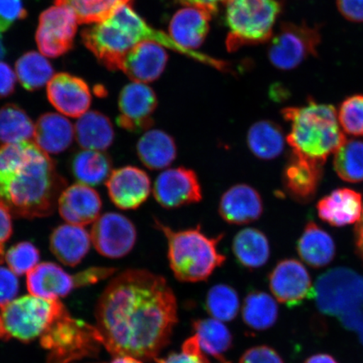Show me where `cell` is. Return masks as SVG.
Returning a JSON list of instances; mask_svg holds the SVG:
<instances>
[{
    "mask_svg": "<svg viewBox=\"0 0 363 363\" xmlns=\"http://www.w3.org/2000/svg\"><path fill=\"white\" fill-rule=\"evenodd\" d=\"M95 315L102 345L112 355L156 359L169 343L178 306L164 278L128 269L108 284Z\"/></svg>",
    "mask_w": 363,
    "mask_h": 363,
    "instance_id": "cell-1",
    "label": "cell"
},
{
    "mask_svg": "<svg viewBox=\"0 0 363 363\" xmlns=\"http://www.w3.org/2000/svg\"><path fill=\"white\" fill-rule=\"evenodd\" d=\"M65 186L52 159L34 143L0 147V203L11 214L28 219L51 215Z\"/></svg>",
    "mask_w": 363,
    "mask_h": 363,
    "instance_id": "cell-2",
    "label": "cell"
},
{
    "mask_svg": "<svg viewBox=\"0 0 363 363\" xmlns=\"http://www.w3.org/2000/svg\"><path fill=\"white\" fill-rule=\"evenodd\" d=\"M82 40L102 65L111 71L121 70L124 58L131 49L143 42L157 43L217 69H228L226 62L182 48L162 31L152 28L126 4L113 16L82 31Z\"/></svg>",
    "mask_w": 363,
    "mask_h": 363,
    "instance_id": "cell-3",
    "label": "cell"
},
{
    "mask_svg": "<svg viewBox=\"0 0 363 363\" xmlns=\"http://www.w3.org/2000/svg\"><path fill=\"white\" fill-rule=\"evenodd\" d=\"M282 116L291 126L286 140L295 155L323 166L346 143L337 111L330 104L308 99L306 106L284 108Z\"/></svg>",
    "mask_w": 363,
    "mask_h": 363,
    "instance_id": "cell-4",
    "label": "cell"
},
{
    "mask_svg": "<svg viewBox=\"0 0 363 363\" xmlns=\"http://www.w3.org/2000/svg\"><path fill=\"white\" fill-rule=\"evenodd\" d=\"M156 228L167 240L171 269L182 282L195 283L206 280L217 267L223 265L225 257L218 251L223 235L208 238L201 226L184 230H174L155 219Z\"/></svg>",
    "mask_w": 363,
    "mask_h": 363,
    "instance_id": "cell-5",
    "label": "cell"
},
{
    "mask_svg": "<svg viewBox=\"0 0 363 363\" xmlns=\"http://www.w3.org/2000/svg\"><path fill=\"white\" fill-rule=\"evenodd\" d=\"M313 296L323 314L338 318L363 344V276L346 267L329 270L317 279Z\"/></svg>",
    "mask_w": 363,
    "mask_h": 363,
    "instance_id": "cell-6",
    "label": "cell"
},
{
    "mask_svg": "<svg viewBox=\"0 0 363 363\" xmlns=\"http://www.w3.org/2000/svg\"><path fill=\"white\" fill-rule=\"evenodd\" d=\"M280 11L281 6L277 0H226L228 51L235 52L244 45L269 40Z\"/></svg>",
    "mask_w": 363,
    "mask_h": 363,
    "instance_id": "cell-7",
    "label": "cell"
},
{
    "mask_svg": "<svg viewBox=\"0 0 363 363\" xmlns=\"http://www.w3.org/2000/svg\"><path fill=\"white\" fill-rule=\"evenodd\" d=\"M40 343L49 351L48 363H68L94 356L103 346L96 328L74 319L66 310L45 330Z\"/></svg>",
    "mask_w": 363,
    "mask_h": 363,
    "instance_id": "cell-8",
    "label": "cell"
},
{
    "mask_svg": "<svg viewBox=\"0 0 363 363\" xmlns=\"http://www.w3.org/2000/svg\"><path fill=\"white\" fill-rule=\"evenodd\" d=\"M66 308L57 299L24 296L1 308V320L7 337L22 342L40 337Z\"/></svg>",
    "mask_w": 363,
    "mask_h": 363,
    "instance_id": "cell-9",
    "label": "cell"
},
{
    "mask_svg": "<svg viewBox=\"0 0 363 363\" xmlns=\"http://www.w3.org/2000/svg\"><path fill=\"white\" fill-rule=\"evenodd\" d=\"M320 33L316 27L301 23H284L272 40L269 56L272 65L279 69L291 70L308 57L315 56L320 43Z\"/></svg>",
    "mask_w": 363,
    "mask_h": 363,
    "instance_id": "cell-10",
    "label": "cell"
},
{
    "mask_svg": "<svg viewBox=\"0 0 363 363\" xmlns=\"http://www.w3.org/2000/svg\"><path fill=\"white\" fill-rule=\"evenodd\" d=\"M78 21L69 9L52 6L39 18L35 40L44 56L56 58L65 55L74 48Z\"/></svg>",
    "mask_w": 363,
    "mask_h": 363,
    "instance_id": "cell-11",
    "label": "cell"
},
{
    "mask_svg": "<svg viewBox=\"0 0 363 363\" xmlns=\"http://www.w3.org/2000/svg\"><path fill=\"white\" fill-rule=\"evenodd\" d=\"M90 237L99 254L108 258H121L133 249L138 233L128 218L110 212L94 222Z\"/></svg>",
    "mask_w": 363,
    "mask_h": 363,
    "instance_id": "cell-12",
    "label": "cell"
},
{
    "mask_svg": "<svg viewBox=\"0 0 363 363\" xmlns=\"http://www.w3.org/2000/svg\"><path fill=\"white\" fill-rule=\"evenodd\" d=\"M157 202L165 208H177L201 202L202 189L196 172L184 167L163 171L153 186Z\"/></svg>",
    "mask_w": 363,
    "mask_h": 363,
    "instance_id": "cell-13",
    "label": "cell"
},
{
    "mask_svg": "<svg viewBox=\"0 0 363 363\" xmlns=\"http://www.w3.org/2000/svg\"><path fill=\"white\" fill-rule=\"evenodd\" d=\"M157 106L155 92L147 85L134 82L121 92L117 124L129 133H146L154 125L152 115Z\"/></svg>",
    "mask_w": 363,
    "mask_h": 363,
    "instance_id": "cell-14",
    "label": "cell"
},
{
    "mask_svg": "<svg viewBox=\"0 0 363 363\" xmlns=\"http://www.w3.org/2000/svg\"><path fill=\"white\" fill-rule=\"evenodd\" d=\"M269 286L278 301L289 307L296 306L314 295L306 267L294 259L284 260L275 267L270 274Z\"/></svg>",
    "mask_w": 363,
    "mask_h": 363,
    "instance_id": "cell-15",
    "label": "cell"
},
{
    "mask_svg": "<svg viewBox=\"0 0 363 363\" xmlns=\"http://www.w3.org/2000/svg\"><path fill=\"white\" fill-rule=\"evenodd\" d=\"M106 187L113 203L125 211L139 208L152 192L151 179L147 172L134 166L113 171L106 181Z\"/></svg>",
    "mask_w": 363,
    "mask_h": 363,
    "instance_id": "cell-16",
    "label": "cell"
},
{
    "mask_svg": "<svg viewBox=\"0 0 363 363\" xmlns=\"http://www.w3.org/2000/svg\"><path fill=\"white\" fill-rule=\"evenodd\" d=\"M47 93L54 108L62 115L72 118L84 115L92 101L86 82L67 72L54 75L49 81Z\"/></svg>",
    "mask_w": 363,
    "mask_h": 363,
    "instance_id": "cell-17",
    "label": "cell"
},
{
    "mask_svg": "<svg viewBox=\"0 0 363 363\" xmlns=\"http://www.w3.org/2000/svg\"><path fill=\"white\" fill-rule=\"evenodd\" d=\"M57 206L62 219L68 224L84 226L98 219L102 201L90 186L79 183L63 190Z\"/></svg>",
    "mask_w": 363,
    "mask_h": 363,
    "instance_id": "cell-18",
    "label": "cell"
},
{
    "mask_svg": "<svg viewBox=\"0 0 363 363\" xmlns=\"http://www.w3.org/2000/svg\"><path fill=\"white\" fill-rule=\"evenodd\" d=\"M263 212L259 193L252 186H233L222 195L219 213L222 219L231 225H246L257 220Z\"/></svg>",
    "mask_w": 363,
    "mask_h": 363,
    "instance_id": "cell-19",
    "label": "cell"
},
{
    "mask_svg": "<svg viewBox=\"0 0 363 363\" xmlns=\"http://www.w3.org/2000/svg\"><path fill=\"white\" fill-rule=\"evenodd\" d=\"M167 62V54L162 45L143 42L126 54L121 71L136 83L147 84L157 80Z\"/></svg>",
    "mask_w": 363,
    "mask_h": 363,
    "instance_id": "cell-20",
    "label": "cell"
},
{
    "mask_svg": "<svg viewBox=\"0 0 363 363\" xmlns=\"http://www.w3.org/2000/svg\"><path fill=\"white\" fill-rule=\"evenodd\" d=\"M322 175L323 166L293 153L284 171V184L297 201L308 202L315 197Z\"/></svg>",
    "mask_w": 363,
    "mask_h": 363,
    "instance_id": "cell-21",
    "label": "cell"
},
{
    "mask_svg": "<svg viewBox=\"0 0 363 363\" xmlns=\"http://www.w3.org/2000/svg\"><path fill=\"white\" fill-rule=\"evenodd\" d=\"M362 208L361 194L350 189L334 190L317 204L320 219L337 227L357 223Z\"/></svg>",
    "mask_w": 363,
    "mask_h": 363,
    "instance_id": "cell-22",
    "label": "cell"
},
{
    "mask_svg": "<svg viewBox=\"0 0 363 363\" xmlns=\"http://www.w3.org/2000/svg\"><path fill=\"white\" fill-rule=\"evenodd\" d=\"M26 282L31 294L47 299L65 297L75 287L74 279L52 262L36 265L27 274Z\"/></svg>",
    "mask_w": 363,
    "mask_h": 363,
    "instance_id": "cell-23",
    "label": "cell"
},
{
    "mask_svg": "<svg viewBox=\"0 0 363 363\" xmlns=\"http://www.w3.org/2000/svg\"><path fill=\"white\" fill-rule=\"evenodd\" d=\"M211 15L196 7L184 8L177 12L170 22L171 38L182 48L190 50L201 47L210 29Z\"/></svg>",
    "mask_w": 363,
    "mask_h": 363,
    "instance_id": "cell-24",
    "label": "cell"
},
{
    "mask_svg": "<svg viewBox=\"0 0 363 363\" xmlns=\"http://www.w3.org/2000/svg\"><path fill=\"white\" fill-rule=\"evenodd\" d=\"M74 138V125L60 113H44L35 124L34 143L48 155L65 152Z\"/></svg>",
    "mask_w": 363,
    "mask_h": 363,
    "instance_id": "cell-25",
    "label": "cell"
},
{
    "mask_svg": "<svg viewBox=\"0 0 363 363\" xmlns=\"http://www.w3.org/2000/svg\"><path fill=\"white\" fill-rule=\"evenodd\" d=\"M90 234L84 226L66 224L58 226L50 238V247L57 259L67 266H76L89 251Z\"/></svg>",
    "mask_w": 363,
    "mask_h": 363,
    "instance_id": "cell-26",
    "label": "cell"
},
{
    "mask_svg": "<svg viewBox=\"0 0 363 363\" xmlns=\"http://www.w3.org/2000/svg\"><path fill=\"white\" fill-rule=\"evenodd\" d=\"M136 153L145 167L162 170L174 162L178 149L174 138L162 130H148L136 144Z\"/></svg>",
    "mask_w": 363,
    "mask_h": 363,
    "instance_id": "cell-27",
    "label": "cell"
},
{
    "mask_svg": "<svg viewBox=\"0 0 363 363\" xmlns=\"http://www.w3.org/2000/svg\"><path fill=\"white\" fill-rule=\"evenodd\" d=\"M77 143L84 150L106 151L115 139L111 121L98 111L86 112L79 118L74 126Z\"/></svg>",
    "mask_w": 363,
    "mask_h": 363,
    "instance_id": "cell-28",
    "label": "cell"
},
{
    "mask_svg": "<svg viewBox=\"0 0 363 363\" xmlns=\"http://www.w3.org/2000/svg\"><path fill=\"white\" fill-rule=\"evenodd\" d=\"M297 248L303 261L313 267L328 265L335 253L333 239L313 222L306 225Z\"/></svg>",
    "mask_w": 363,
    "mask_h": 363,
    "instance_id": "cell-29",
    "label": "cell"
},
{
    "mask_svg": "<svg viewBox=\"0 0 363 363\" xmlns=\"http://www.w3.org/2000/svg\"><path fill=\"white\" fill-rule=\"evenodd\" d=\"M233 250L240 264L249 269L264 266L270 257L269 242L266 235L254 228L240 230L234 238Z\"/></svg>",
    "mask_w": 363,
    "mask_h": 363,
    "instance_id": "cell-30",
    "label": "cell"
},
{
    "mask_svg": "<svg viewBox=\"0 0 363 363\" xmlns=\"http://www.w3.org/2000/svg\"><path fill=\"white\" fill-rule=\"evenodd\" d=\"M247 142L254 155L262 160L269 161L283 152L285 138L278 124L270 121H260L250 127Z\"/></svg>",
    "mask_w": 363,
    "mask_h": 363,
    "instance_id": "cell-31",
    "label": "cell"
},
{
    "mask_svg": "<svg viewBox=\"0 0 363 363\" xmlns=\"http://www.w3.org/2000/svg\"><path fill=\"white\" fill-rule=\"evenodd\" d=\"M72 171L80 184L97 186L106 183L113 172L111 158L102 151L84 150L72 159Z\"/></svg>",
    "mask_w": 363,
    "mask_h": 363,
    "instance_id": "cell-32",
    "label": "cell"
},
{
    "mask_svg": "<svg viewBox=\"0 0 363 363\" xmlns=\"http://www.w3.org/2000/svg\"><path fill=\"white\" fill-rule=\"evenodd\" d=\"M194 330L202 351L207 356L226 362L223 356L229 350L233 337L223 322L214 318L199 320L194 322Z\"/></svg>",
    "mask_w": 363,
    "mask_h": 363,
    "instance_id": "cell-33",
    "label": "cell"
},
{
    "mask_svg": "<svg viewBox=\"0 0 363 363\" xmlns=\"http://www.w3.org/2000/svg\"><path fill=\"white\" fill-rule=\"evenodd\" d=\"M35 125L23 108L9 104L0 108V142L4 144L31 142Z\"/></svg>",
    "mask_w": 363,
    "mask_h": 363,
    "instance_id": "cell-34",
    "label": "cell"
},
{
    "mask_svg": "<svg viewBox=\"0 0 363 363\" xmlns=\"http://www.w3.org/2000/svg\"><path fill=\"white\" fill-rule=\"evenodd\" d=\"M16 74L22 87L33 92L49 83L54 76V69L42 54L31 51L18 59Z\"/></svg>",
    "mask_w": 363,
    "mask_h": 363,
    "instance_id": "cell-35",
    "label": "cell"
},
{
    "mask_svg": "<svg viewBox=\"0 0 363 363\" xmlns=\"http://www.w3.org/2000/svg\"><path fill=\"white\" fill-rule=\"evenodd\" d=\"M130 0H55L56 6L69 9L79 24H92L108 19Z\"/></svg>",
    "mask_w": 363,
    "mask_h": 363,
    "instance_id": "cell-36",
    "label": "cell"
},
{
    "mask_svg": "<svg viewBox=\"0 0 363 363\" xmlns=\"http://www.w3.org/2000/svg\"><path fill=\"white\" fill-rule=\"evenodd\" d=\"M279 307L274 298L263 292L250 294L245 299L242 316L250 328L257 330L269 329L275 324Z\"/></svg>",
    "mask_w": 363,
    "mask_h": 363,
    "instance_id": "cell-37",
    "label": "cell"
},
{
    "mask_svg": "<svg viewBox=\"0 0 363 363\" xmlns=\"http://www.w3.org/2000/svg\"><path fill=\"white\" fill-rule=\"evenodd\" d=\"M334 169L344 181L353 184L363 182V142L346 140L335 153Z\"/></svg>",
    "mask_w": 363,
    "mask_h": 363,
    "instance_id": "cell-38",
    "label": "cell"
},
{
    "mask_svg": "<svg viewBox=\"0 0 363 363\" xmlns=\"http://www.w3.org/2000/svg\"><path fill=\"white\" fill-rule=\"evenodd\" d=\"M206 306L214 319L222 322L233 320L239 311L238 294L230 286L216 285L208 293Z\"/></svg>",
    "mask_w": 363,
    "mask_h": 363,
    "instance_id": "cell-39",
    "label": "cell"
},
{
    "mask_svg": "<svg viewBox=\"0 0 363 363\" xmlns=\"http://www.w3.org/2000/svg\"><path fill=\"white\" fill-rule=\"evenodd\" d=\"M338 121L345 133L363 136V94L348 97L339 107Z\"/></svg>",
    "mask_w": 363,
    "mask_h": 363,
    "instance_id": "cell-40",
    "label": "cell"
},
{
    "mask_svg": "<svg viewBox=\"0 0 363 363\" xmlns=\"http://www.w3.org/2000/svg\"><path fill=\"white\" fill-rule=\"evenodd\" d=\"M6 259L13 272L23 275L28 274L38 265L40 252L33 243L21 242L9 250Z\"/></svg>",
    "mask_w": 363,
    "mask_h": 363,
    "instance_id": "cell-41",
    "label": "cell"
},
{
    "mask_svg": "<svg viewBox=\"0 0 363 363\" xmlns=\"http://www.w3.org/2000/svg\"><path fill=\"white\" fill-rule=\"evenodd\" d=\"M208 356L202 351L196 335L184 343L182 352L172 353L166 358H156L157 363H211Z\"/></svg>",
    "mask_w": 363,
    "mask_h": 363,
    "instance_id": "cell-42",
    "label": "cell"
},
{
    "mask_svg": "<svg viewBox=\"0 0 363 363\" xmlns=\"http://www.w3.org/2000/svg\"><path fill=\"white\" fill-rule=\"evenodd\" d=\"M28 16L23 0H0V33H6L16 22Z\"/></svg>",
    "mask_w": 363,
    "mask_h": 363,
    "instance_id": "cell-43",
    "label": "cell"
},
{
    "mask_svg": "<svg viewBox=\"0 0 363 363\" xmlns=\"http://www.w3.org/2000/svg\"><path fill=\"white\" fill-rule=\"evenodd\" d=\"M19 290V282L15 272L0 266V308L13 301Z\"/></svg>",
    "mask_w": 363,
    "mask_h": 363,
    "instance_id": "cell-44",
    "label": "cell"
},
{
    "mask_svg": "<svg viewBox=\"0 0 363 363\" xmlns=\"http://www.w3.org/2000/svg\"><path fill=\"white\" fill-rule=\"evenodd\" d=\"M239 363H284L274 349L266 346L249 349L240 357Z\"/></svg>",
    "mask_w": 363,
    "mask_h": 363,
    "instance_id": "cell-45",
    "label": "cell"
},
{
    "mask_svg": "<svg viewBox=\"0 0 363 363\" xmlns=\"http://www.w3.org/2000/svg\"><path fill=\"white\" fill-rule=\"evenodd\" d=\"M115 272L116 269L111 267H94L85 270L74 276L75 287L97 283L112 275Z\"/></svg>",
    "mask_w": 363,
    "mask_h": 363,
    "instance_id": "cell-46",
    "label": "cell"
},
{
    "mask_svg": "<svg viewBox=\"0 0 363 363\" xmlns=\"http://www.w3.org/2000/svg\"><path fill=\"white\" fill-rule=\"evenodd\" d=\"M337 4L345 19L355 23L363 22V0H337Z\"/></svg>",
    "mask_w": 363,
    "mask_h": 363,
    "instance_id": "cell-47",
    "label": "cell"
},
{
    "mask_svg": "<svg viewBox=\"0 0 363 363\" xmlns=\"http://www.w3.org/2000/svg\"><path fill=\"white\" fill-rule=\"evenodd\" d=\"M16 74L7 63L0 62V99L7 98L15 92Z\"/></svg>",
    "mask_w": 363,
    "mask_h": 363,
    "instance_id": "cell-48",
    "label": "cell"
},
{
    "mask_svg": "<svg viewBox=\"0 0 363 363\" xmlns=\"http://www.w3.org/2000/svg\"><path fill=\"white\" fill-rule=\"evenodd\" d=\"M11 213L0 203V257H3L4 244L12 235Z\"/></svg>",
    "mask_w": 363,
    "mask_h": 363,
    "instance_id": "cell-49",
    "label": "cell"
},
{
    "mask_svg": "<svg viewBox=\"0 0 363 363\" xmlns=\"http://www.w3.org/2000/svg\"><path fill=\"white\" fill-rule=\"evenodd\" d=\"M175 1L189 7L201 9L213 15L216 13L219 4L226 0H175Z\"/></svg>",
    "mask_w": 363,
    "mask_h": 363,
    "instance_id": "cell-50",
    "label": "cell"
},
{
    "mask_svg": "<svg viewBox=\"0 0 363 363\" xmlns=\"http://www.w3.org/2000/svg\"><path fill=\"white\" fill-rule=\"evenodd\" d=\"M355 233L357 251L363 258V208L360 220L357 221Z\"/></svg>",
    "mask_w": 363,
    "mask_h": 363,
    "instance_id": "cell-51",
    "label": "cell"
},
{
    "mask_svg": "<svg viewBox=\"0 0 363 363\" xmlns=\"http://www.w3.org/2000/svg\"><path fill=\"white\" fill-rule=\"evenodd\" d=\"M305 363H337V362L333 357L326 355V354H317V355L308 358Z\"/></svg>",
    "mask_w": 363,
    "mask_h": 363,
    "instance_id": "cell-52",
    "label": "cell"
},
{
    "mask_svg": "<svg viewBox=\"0 0 363 363\" xmlns=\"http://www.w3.org/2000/svg\"><path fill=\"white\" fill-rule=\"evenodd\" d=\"M111 363H143L138 359V358H135L133 357L128 356H121L116 357L115 359H113Z\"/></svg>",
    "mask_w": 363,
    "mask_h": 363,
    "instance_id": "cell-53",
    "label": "cell"
},
{
    "mask_svg": "<svg viewBox=\"0 0 363 363\" xmlns=\"http://www.w3.org/2000/svg\"><path fill=\"white\" fill-rule=\"evenodd\" d=\"M6 55V49L3 43L1 36H0V59H3Z\"/></svg>",
    "mask_w": 363,
    "mask_h": 363,
    "instance_id": "cell-54",
    "label": "cell"
},
{
    "mask_svg": "<svg viewBox=\"0 0 363 363\" xmlns=\"http://www.w3.org/2000/svg\"><path fill=\"white\" fill-rule=\"evenodd\" d=\"M1 338H7V337L6 333H4L1 317H0V339Z\"/></svg>",
    "mask_w": 363,
    "mask_h": 363,
    "instance_id": "cell-55",
    "label": "cell"
},
{
    "mask_svg": "<svg viewBox=\"0 0 363 363\" xmlns=\"http://www.w3.org/2000/svg\"><path fill=\"white\" fill-rule=\"evenodd\" d=\"M2 257H0V263H1V262H2Z\"/></svg>",
    "mask_w": 363,
    "mask_h": 363,
    "instance_id": "cell-56",
    "label": "cell"
}]
</instances>
